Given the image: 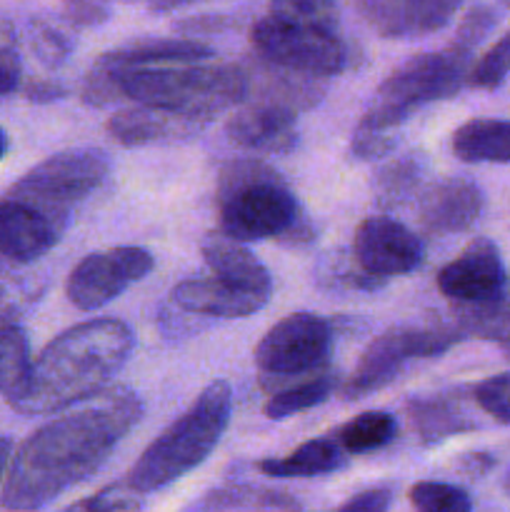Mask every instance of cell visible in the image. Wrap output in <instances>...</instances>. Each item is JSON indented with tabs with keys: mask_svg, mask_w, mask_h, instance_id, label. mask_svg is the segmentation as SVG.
Returning a JSON list of instances; mask_svg holds the SVG:
<instances>
[{
	"mask_svg": "<svg viewBox=\"0 0 510 512\" xmlns=\"http://www.w3.org/2000/svg\"><path fill=\"white\" fill-rule=\"evenodd\" d=\"M0 273H8V268L3 265V260H0Z\"/></svg>",
	"mask_w": 510,
	"mask_h": 512,
	"instance_id": "obj_47",
	"label": "cell"
},
{
	"mask_svg": "<svg viewBox=\"0 0 510 512\" xmlns=\"http://www.w3.org/2000/svg\"><path fill=\"white\" fill-rule=\"evenodd\" d=\"M463 0H358V10L383 38H418L445 28Z\"/></svg>",
	"mask_w": 510,
	"mask_h": 512,
	"instance_id": "obj_17",
	"label": "cell"
},
{
	"mask_svg": "<svg viewBox=\"0 0 510 512\" xmlns=\"http://www.w3.org/2000/svg\"><path fill=\"white\" fill-rule=\"evenodd\" d=\"M355 265L378 278L408 275L423 263V243L390 215H370L355 230Z\"/></svg>",
	"mask_w": 510,
	"mask_h": 512,
	"instance_id": "obj_12",
	"label": "cell"
},
{
	"mask_svg": "<svg viewBox=\"0 0 510 512\" xmlns=\"http://www.w3.org/2000/svg\"><path fill=\"white\" fill-rule=\"evenodd\" d=\"M203 258L218 278L255 293H273V278L268 268L240 240L225 233H210L203 240Z\"/></svg>",
	"mask_w": 510,
	"mask_h": 512,
	"instance_id": "obj_20",
	"label": "cell"
},
{
	"mask_svg": "<svg viewBox=\"0 0 510 512\" xmlns=\"http://www.w3.org/2000/svg\"><path fill=\"white\" fill-rule=\"evenodd\" d=\"M453 153L463 163H510V120H468L453 133Z\"/></svg>",
	"mask_w": 510,
	"mask_h": 512,
	"instance_id": "obj_22",
	"label": "cell"
},
{
	"mask_svg": "<svg viewBox=\"0 0 510 512\" xmlns=\"http://www.w3.org/2000/svg\"><path fill=\"white\" fill-rule=\"evenodd\" d=\"M65 88L53 80H30L25 85V98L33 100V103H53V100L63 98Z\"/></svg>",
	"mask_w": 510,
	"mask_h": 512,
	"instance_id": "obj_40",
	"label": "cell"
},
{
	"mask_svg": "<svg viewBox=\"0 0 510 512\" xmlns=\"http://www.w3.org/2000/svg\"><path fill=\"white\" fill-rule=\"evenodd\" d=\"M230 415L233 388L225 380H215L170 428L163 430L160 438L145 448L123 483L140 495L168 488L213 453L228 430Z\"/></svg>",
	"mask_w": 510,
	"mask_h": 512,
	"instance_id": "obj_5",
	"label": "cell"
},
{
	"mask_svg": "<svg viewBox=\"0 0 510 512\" xmlns=\"http://www.w3.org/2000/svg\"><path fill=\"white\" fill-rule=\"evenodd\" d=\"M425 165L420 155H408V158L393 160L380 170L378 180H375V190H378V200L383 205H398L415 193L423 180Z\"/></svg>",
	"mask_w": 510,
	"mask_h": 512,
	"instance_id": "obj_30",
	"label": "cell"
},
{
	"mask_svg": "<svg viewBox=\"0 0 510 512\" xmlns=\"http://www.w3.org/2000/svg\"><path fill=\"white\" fill-rule=\"evenodd\" d=\"M500 3H503V5H508V8H510V0H500Z\"/></svg>",
	"mask_w": 510,
	"mask_h": 512,
	"instance_id": "obj_48",
	"label": "cell"
},
{
	"mask_svg": "<svg viewBox=\"0 0 510 512\" xmlns=\"http://www.w3.org/2000/svg\"><path fill=\"white\" fill-rule=\"evenodd\" d=\"M395 435H398V423H395L393 415L383 413V410H368V413H360L358 418L348 420L338 430L335 440L345 453L363 455L390 445Z\"/></svg>",
	"mask_w": 510,
	"mask_h": 512,
	"instance_id": "obj_27",
	"label": "cell"
},
{
	"mask_svg": "<svg viewBox=\"0 0 510 512\" xmlns=\"http://www.w3.org/2000/svg\"><path fill=\"white\" fill-rule=\"evenodd\" d=\"M465 338L458 323L403 325L375 338L360 355L353 378L345 385V400H358L393 383L408 360L438 358Z\"/></svg>",
	"mask_w": 510,
	"mask_h": 512,
	"instance_id": "obj_8",
	"label": "cell"
},
{
	"mask_svg": "<svg viewBox=\"0 0 510 512\" xmlns=\"http://www.w3.org/2000/svg\"><path fill=\"white\" fill-rule=\"evenodd\" d=\"M250 40L260 60L310 78L343 73L348 63V50L338 30L298 23L273 13L263 15L253 25Z\"/></svg>",
	"mask_w": 510,
	"mask_h": 512,
	"instance_id": "obj_9",
	"label": "cell"
},
{
	"mask_svg": "<svg viewBox=\"0 0 510 512\" xmlns=\"http://www.w3.org/2000/svg\"><path fill=\"white\" fill-rule=\"evenodd\" d=\"M410 503L423 512H468L473 500L463 488L450 483H418L410 488Z\"/></svg>",
	"mask_w": 510,
	"mask_h": 512,
	"instance_id": "obj_32",
	"label": "cell"
},
{
	"mask_svg": "<svg viewBox=\"0 0 510 512\" xmlns=\"http://www.w3.org/2000/svg\"><path fill=\"white\" fill-rule=\"evenodd\" d=\"M155 258L145 248H113L105 253H90L70 273L65 293L80 310H100L123 295L128 285L148 278Z\"/></svg>",
	"mask_w": 510,
	"mask_h": 512,
	"instance_id": "obj_11",
	"label": "cell"
},
{
	"mask_svg": "<svg viewBox=\"0 0 510 512\" xmlns=\"http://www.w3.org/2000/svg\"><path fill=\"white\" fill-rule=\"evenodd\" d=\"M20 70L23 63H20L18 35L13 25L0 20V95H8L18 88Z\"/></svg>",
	"mask_w": 510,
	"mask_h": 512,
	"instance_id": "obj_36",
	"label": "cell"
},
{
	"mask_svg": "<svg viewBox=\"0 0 510 512\" xmlns=\"http://www.w3.org/2000/svg\"><path fill=\"white\" fill-rule=\"evenodd\" d=\"M268 13L340 33V10L335 0H270Z\"/></svg>",
	"mask_w": 510,
	"mask_h": 512,
	"instance_id": "obj_31",
	"label": "cell"
},
{
	"mask_svg": "<svg viewBox=\"0 0 510 512\" xmlns=\"http://www.w3.org/2000/svg\"><path fill=\"white\" fill-rule=\"evenodd\" d=\"M33 48L35 55L43 60L45 65H60L70 53V43L53 30L50 25L43 23H35L33 25Z\"/></svg>",
	"mask_w": 510,
	"mask_h": 512,
	"instance_id": "obj_37",
	"label": "cell"
},
{
	"mask_svg": "<svg viewBox=\"0 0 510 512\" xmlns=\"http://www.w3.org/2000/svg\"><path fill=\"white\" fill-rule=\"evenodd\" d=\"M195 510H300L303 505L278 490L235 485V488L213 490L193 505Z\"/></svg>",
	"mask_w": 510,
	"mask_h": 512,
	"instance_id": "obj_28",
	"label": "cell"
},
{
	"mask_svg": "<svg viewBox=\"0 0 510 512\" xmlns=\"http://www.w3.org/2000/svg\"><path fill=\"white\" fill-rule=\"evenodd\" d=\"M5 153H8V135H5V130L0 128V160L5 158Z\"/></svg>",
	"mask_w": 510,
	"mask_h": 512,
	"instance_id": "obj_44",
	"label": "cell"
},
{
	"mask_svg": "<svg viewBox=\"0 0 510 512\" xmlns=\"http://www.w3.org/2000/svg\"><path fill=\"white\" fill-rule=\"evenodd\" d=\"M505 490H508V495H510V473H508V478H505Z\"/></svg>",
	"mask_w": 510,
	"mask_h": 512,
	"instance_id": "obj_46",
	"label": "cell"
},
{
	"mask_svg": "<svg viewBox=\"0 0 510 512\" xmlns=\"http://www.w3.org/2000/svg\"><path fill=\"white\" fill-rule=\"evenodd\" d=\"M63 230L23 200H0V260L8 270L43 258Z\"/></svg>",
	"mask_w": 510,
	"mask_h": 512,
	"instance_id": "obj_16",
	"label": "cell"
},
{
	"mask_svg": "<svg viewBox=\"0 0 510 512\" xmlns=\"http://www.w3.org/2000/svg\"><path fill=\"white\" fill-rule=\"evenodd\" d=\"M410 418L418 430L423 445H438L445 438L465 433L473 428V420L465 415L463 405L453 395H440V398H420L408 405Z\"/></svg>",
	"mask_w": 510,
	"mask_h": 512,
	"instance_id": "obj_24",
	"label": "cell"
},
{
	"mask_svg": "<svg viewBox=\"0 0 510 512\" xmlns=\"http://www.w3.org/2000/svg\"><path fill=\"white\" fill-rule=\"evenodd\" d=\"M343 465V448L333 438L308 440L285 458L260 460L258 470L270 478H315V475L333 473Z\"/></svg>",
	"mask_w": 510,
	"mask_h": 512,
	"instance_id": "obj_23",
	"label": "cell"
},
{
	"mask_svg": "<svg viewBox=\"0 0 510 512\" xmlns=\"http://www.w3.org/2000/svg\"><path fill=\"white\" fill-rule=\"evenodd\" d=\"M148 3L158 10H170V8H178V5L198 3V0H148Z\"/></svg>",
	"mask_w": 510,
	"mask_h": 512,
	"instance_id": "obj_43",
	"label": "cell"
},
{
	"mask_svg": "<svg viewBox=\"0 0 510 512\" xmlns=\"http://www.w3.org/2000/svg\"><path fill=\"white\" fill-rule=\"evenodd\" d=\"M65 18L75 25H95L108 18V8L98 0H70L65 8Z\"/></svg>",
	"mask_w": 510,
	"mask_h": 512,
	"instance_id": "obj_39",
	"label": "cell"
},
{
	"mask_svg": "<svg viewBox=\"0 0 510 512\" xmlns=\"http://www.w3.org/2000/svg\"><path fill=\"white\" fill-rule=\"evenodd\" d=\"M333 348V325L313 313H293L275 323L255 348V365L265 388L280 380L303 378L328 365Z\"/></svg>",
	"mask_w": 510,
	"mask_h": 512,
	"instance_id": "obj_10",
	"label": "cell"
},
{
	"mask_svg": "<svg viewBox=\"0 0 510 512\" xmlns=\"http://www.w3.org/2000/svg\"><path fill=\"white\" fill-rule=\"evenodd\" d=\"M270 300L268 293L240 288L218 278H193L183 280L173 288V303L188 313L213 315V318H248L265 308Z\"/></svg>",
	"mask_w": 510,
	"mask_h": 512,
	"instance_id": "obj_19",
	"label": "cell"
},
{
	"mask_svg": "<svg viewBox=\"0 0 510 512\" xmlns=\"http://www.w3.org/2000/svg\"><path fill=\"white\" fill-rule=\"evenodd\" d=\"M10 458H13V440L0 435V483H3L5 473H8Z\"/></svg>",
	"mask_w": 510,
	"mask_h": 512,
	"instance_id": "obj_42",
	"label": "cell"
},
{
	"mask_svg": "<svg viewBox=\"0 0 510 512\" xmlns=\"http://www.w3.org/2000/svg\"><path fill=\"white\" fill-rule=\"evenodd\" d=\"M483 190L468 178H448L430 185L420 198V223L428 233L448 235L473 228L483 213Z\"/></svg>",
	"mask_w": 510,
	"mask_h": 512,
	"instance_id": "obj_18",
	"label": "cell"
},
{
	"mask_svg": "<svg viewBox=\"0 0 510 512\" xmlns=\"http://www.w3.org/2000/svg\"><path fill=\"white\" fill-rule=\"evenodd\" d=\"M143 418V400L130 388H105L80 408L35 430L13 453L0 505L38 510L88 480Z\"/></svg>",
	"mask_w": 510,
	"mask_h": 512,
	"instance_id": "obj_1",
	"label": "cell"
},
{
	"mask_svg": "<svg viewBox=\"0 0 510 512\" xmlns=\"http://www.w3.org/2000/svg\"><path fill=\"white\" fill-rule=\"evenodd\" d=\"M493 465H495V458H493V455H488V453H470V455H465V458H463L465 473L483 475V473H488Z\"/></svg>",
	"mask_w": 510,
	"mask_h": 512,
	"instance_id": "obj_41",
	"label": "cell"
},
{
	"mask_svg": "<svg viewBox=\"0 0 510 512\" xmlns=\"http://www.w3.org/2000/svg\"><path fill=\"white\" fill-rule=\"evenodd\" d=\"M143 508V495L138 490L128 488L125 483L108 485L98 495L78 500L68 505V510H88V512H120V510H140Z\"/></svg>",
	"mask_w": 510,
	"mask_h": 512,
	"instance_id": "obj_35",
	"label": "cell"
},
{
	"mask_svg": "<svg viewBox=\"0 0 510 512\" xmlns=\"http://www.w3.org/2000/svg\"><path fill=\"white\" fill-rule=\"evenodd\" d=\"M473 45L455 40L438 53H423L405 60L380 83L368 113L360 118L353 133V155L358 160H375L398 145V130L413 110L435 100L453 98L470 73Z\"/></svg>",
	"mask_w": 510,
	"mask_h": 512,
	"instance_id": "obj_4",
	"label": "cell"
},
{
	"mask_svg": "<svg viewBox=\"0 0 510 512\" xmlns=\"http://www.w3.org/2000/svg\"><path fill=\"white\" fill-rule=\"evenodd\" d=\"M500 348H503L505 358H508V360H510V338H508V340H503V343H500Z\"/></svg>",
	"mask_w": 510,
	"mask_h": 512,
	"instance_id": "obj_45",
	"label": "cell"
},
{
	"mask_svg": "<svg viewBox=\"0 0 510 512\" xmlns=\"http://www.w3.org/2000/svg\"><path fill=\"white\" fill-rule=\"evenodd\" d=\"M213 118L208 115L178 113V110L155 108V105H140L118 110L110 115L108 133L125 148L153 143H180V140L195 138L200 130L208 128Z\"/></svg>",
	"mask_w": 510,
	"mask_h": 512,
	"instance_id": "obj_15",
	"label": "cell"
},
{
	"mask_svg": "<svg viewBox=\"0 0 510 512\" xmlns=\"http://www.w3.org/2000/svg\"><path fill=\"white\" fill-rule=\"evenodd\" d=\"M230 143L255 153H288L298 145V110L258 100L235 110L225 123Z\"/></svg>",
	"mask_w": 510,
	"mask_h": 512,
	"instance_id": "obj_14",
	"label": "cell"
},
{
	"mask_svg": "<svg viewBox=\"0 0 510 512\" xmlns=\"http://www.w3.org/2000/svg\"><path fill=\"white\" fill-rule=\"evenodd\" d=\"M220 225L240 243L268 238L300 240L305 233L300 203L278 170L260 160H235L218 183Z\"/></svg>",
	"mask_w": 510,
	"mask_h": 512,
	"instance_id": "obj_6",
	"label": "cell"
},
{
	"mask_svg": "<svg viewBox=\"0 0 510 512\" xmlns=\"http://www.w3.org/2000/svg\"><path fill=\"white\" fill-rule=\"evenodd\" d=\"M473 398L498 423L510 425V373L493 375L475 385Z\"/></svg>",
	"mask_w": 510,
	"mask_h": 512,
	"instance_id": "obj_34",
	"label": "cell"
},
{
	"mask_svg": "<svg viewBox=\"0 0 510 512\" xmlns=\"http://www.w3.org/2000/svg\"><path fill=\"white\" fill-rule=\"evenodd\" d=\"M510 75V30L470 68L468 83L480 90H495Z\"/></svg>",
	"mask_w": 510,
	"mask_h": 512,
	"instance_id": "obj_33",
	"label": "cell"
},
{
	"mask_svg": "<svg viewBox=\"0 0 510 512\" xmlns=\"http://www.w3.org/2000/svg\"><path fill=\"white\" fill-rule=\"evenodd\" d=\"M393 503V493L390 488H373V490H365V493L355 495V498L345 500L340 505V510H350V512H383L390 508Z\"/></svg>",
	"mask_w": 510,
	"mask_h": 512,
	"instance_id": "obj_38",
	"label": "cell"
},
{
	"mask_svg": "<svg viewBox=\"0 0 510 512\" xmlns=\"http://www.w3.org/2000/svg\"><path fill=\"white\" fill-rule=\"evenodd\" d=\"M115 98L215 118L220 110L248 98V73L238 65L200 63L138 65L123 70L93 65L85 78L83 100L88 105H105Z\"/></svg>",
	"mask_w": 510,
	"mask_h": 512,
	"instance_id": "obj_3",
	"label": "cell"
},
{
	"mask_svg": "<svg viewBox=\"0 0 510 512\" xmlns=\"http://www.w3.org/2000/svg\"><path fill=\"white\" fill-rule=\"evenodd\" d=\"M213 58V48L198 40L185 38H158V40H135L123 48L108 50L95 63L103 70L138 68V65H163V63H203Z\"/></svg>",
	"mask_w": 510,
	"mask_h": 512,
	"instance_id": "obj_21",
	"label": "cell"
},
{
	"mask_svg": "<svg viewBox=\"0 0 510 512\" xmlns=\"http://www.w3.org/2000/svg\"><path fill=\"white\" fill-rule=\"evenodd\" d=\"M110 160L103 150H63L35 165L10 188L8 198L23 200L48 215L60 230L70 208L88 198L108 178Z\"/></svg>",
	"mask_w": 510,
	"mask_h": 512,
	"instance_id": "obj_7",
	"label": "cell"
},
{
	"mask_svg": "<svg viewBox=\"0 0 510 512\" xmlns=\"http://www.w3.org/2000/svg\"><path fill=\"white\" fill-rule=\"evenodd\" d=\"M453 313L465 338L475 335L498 345L510 338V295L480 303H455Z\"/></svg>",
	"mask_w": 510,
	"mask_h": 512,
	"instance_id": "obj_26",
	"label": "cell"
},
{
	"mask_svg": "<svg viewBox=\"0 0 510 512\" xmlns=\"http://www.w3.org/2000/svg\"><path fill=\"white\" fill-rule=\"evenodd\" d=\"M133 330L115 318L80 323L50 340L33 363L28 393L13 405L23 415L63 413L113 383L133 350Z\"/></svg>",
	"mask_w": 510,
	"mask_h": 512,
	"instance_id": "obj_2",
	"label": "cell"
},
{
	"mask_svg": "<svg viewBox=\"0 0 510 512\" xmlns=\"http://www.w3.org/2000/svg\"><path fill=\"white\" fill-rule=\"evenodd\" d=\"M33 378V358H30V340L20 325L0 328V395L13 408L28 393Z\"/></svg>",
	"mask_w": 510,
	"mask_h": 512,
	"instance_id": "obj_25",
	"label": "cell"
},
{
	"mask_svg": "<svg viewBox=\"0 0 510 512\" xmlns=\"http://www.w3.org/2000/svg\"><path fill=\"white\" fill-rule=\"evenodd\" d=\"M333 390H335L333 375H315L313 380H305V383L300 385H290V388H283L278 390V393L270 395L263 413L265 418L270 420H285L290 418V415L303 413V410L325 403V400L333 395Z\"/></svg>",
	"mask_w": 510,
	"mask_h": 512,
	"instance_id": "obj_29",
	"label": "cell"
},
{
	"mask_svg": "<svg viewBox=\"0 0 510 512\" xmlns=\"http://www.w3.org/2000/svg\"><path fill=\"white\" fill-rule=\"evenodd\" d=\"M438 288L453 303H480L510 295L508 270L498 245L490 238L470 240L460 258L440 270Z\"/></svg>",
	"mask_w": 510,
	"mask_h": 512,
	"instance_id": "obj_13",
	"label": "cell"
}]
</instances>
